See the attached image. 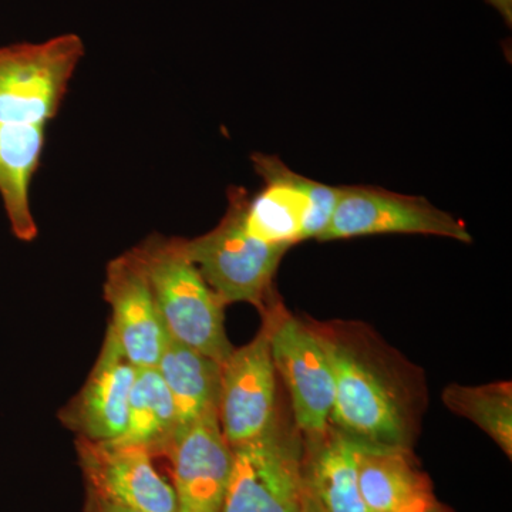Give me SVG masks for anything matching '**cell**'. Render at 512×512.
<instances>
[{"instance_id":"6da1fadb","label":"cell","mask_w":512,"mask_h":512,"mask_svg":"<svg viewBox=\"0 0 512 512\" xmlns=\"http://www.w3.org/2000/svg\"><path fill=\"white\" fill-rule=\"evenodd\" d=\"M168 336L224 363L234 346L224 325L225 305L180 247V239L151 235L136 248Z\"/></svg>"},{"instance_id":"7a4b0ae2","label":"cell","mask_w":512,"mask_h":512,"mask_svg":"<svg viewBox=\"0 0 512 512\" xmlns=\"http://www.w3.org/2000/svg\"><path fill=\"white\" fill-rule=\"evenodd\" d=\"M248 197L245 188H229L228 208L220 224L200 237L178 239L185 256L225 306L245 302L264 312L288 248L265 244L248 234Z\"/></svg>"},{"instance_id":"3957f363","label":"cell","mask_w":512,"mask_h":512,"mask_svg":"<svg viewBox=\"0 0 512 512\" xmlns=\"http://www.w3.org/2000/svg\"><path fill=\"white\" fill-rule=\"evenodd\" d=\"M318 335L335 377L330 424L365 443L407 447L409 419L390 380L345 340Z\"/></svg>"},{"instance_id":"277c9868","label":"cell","mask_w":512,"mask_h":512,"mask_svg":"<svg viewBox=\"0 0 512 512\" xmlns=\"http://www.w3.org/2000/svg\"><path fill=\"white\" fill-rule=\"evenodd\" d=\"M252 164L262 188L248 197V234L265 244L288 249L306 239H319L332 220L339 187L295 173L268 154H254Z\"/></svg>"},{"instance_id":"5b68a950","label":"cell","mask_w":512,"mask_h":512,"mask_svg":"<svg viewBox=\"0 0 512 512\" xmlns=\"http://www.w3.org/2000/svg\"><path fill=\"white\" fill-rule=\"evenodd\" d=\"M83 56V40L74 33L0 47V123L46 127Z\"/></svg>"},{"instance_id":"8992f818","label":"cell","mask_w":512,"mask_h":512,"mask_svg":"<svg viewBox=\"0 0 512 512\" xmlns=\"http://www.w3.org/2000/svg\"><path fill=\"white\" fill-rule=\"evenodd\" d=\"M232 451L222 512L299 511L306 490L303 447L278 419L264 434Z\"/></svg>"},{"instance_id":"52a82bcc","label":"cell","mask_w":512,"mask_h":512,"mask_svg":"<svg viewBox=\"0 0 512 512\" xmlns=\"http://www.w3.org/2000/svg\"><path fill=\"white\" fill-rule=\"evenodd\" d=\"M271 328L276 375L291 394L298 429L312 441L325 436L335 402V377L318 332L288 315L279 305L264 312Z\"/></svg>"},{"instance_id":"ba28073f","label":"cell","mask_w":512,"mask_h":512,"mask_svg":"<svg viewBox=\"0 0 512 512\" xmlns=\"http://www.w3.org/2000/svg\"><path fill=\"white\" fill-rule=\"evenodd\" d=\"M379 234H419L473 242L464 222L414 195L372 185L339 187L328 228L318 241H338Z\"/></svg>"},{"instance_id":"9c48e42d","label":"cell","mask_w":512,"mask_h":512,"mask_svg":"<svg viewBox=\"0 0 512 512\" xmlns=\"http://www.w3.org/2000/svg\"><path fill=\"white\" fill-rule=\"evenodd\" d=\"M218 419L229 446L264 434L276 420V370L268 319L251 342L221 365Z\"/></svg>"},{"instance_id":"30bf717a","label":"cell","mask_w":512,"mask_h":512,"mask_svg":"<svg viewBox=\"0 0 512 512\" xmlns=\"http://www.w3.org/2000/svg\"><path fill=\"white\" fill-rule=\"evenodd\" d=\"M76 450L89 490L141 512H178L174 487L158 474L146 448L77 437Z\"/></svg>"},{"instance_id":"8fae6325","label":"cell","mask_w":512,"mask_h":512,"mask_svg":"<svg viewBox=\"0 0 512 512\" xmlns=\"http://www.w3.org/2000/svg\"><path fill=\"white\" fill-rule=\"evenodd\" d=\"M103 289L111 308L109 329L124 355L137 369L157 367L170 336L146 272L131 249L107 265Z\"/></svg>"},{"instance_id":"7c38bea8","label":"cell","mask_w":512,"mask_h":512,"mask_svg":"<svg viewBox=\"0 0 512 512\" xmlns=\"http://www.w3.org/2000/svg\"><path fill=\"white\" fill-rule=\"evenodd\" d=\"M136 370L114 333L107 328L92 372L82 390L60 410V423L80 439L119 440L127 427L128 402Z\"/></svg>"},{"instance_id":"4fadbf2b","label":"cell","mask_w":512,"mask_h":512,"mask_svg":"<svg viewBox=\"0 0 512 512\" xmlns=\"http://www.w3.org/2000/svg\"><path fill=\"white\" fill-rule=\"evenodd\" d=\"M178 512H222L234 451L210 413L178 437L171 453Z\"/></svg>"},{"instance_id":"5bb4252c","label":"cell","mask_w":512,"mask_h":512,"mask_svg":"<svg viewBox=\"0 0 512 512\" xmlns=\"http://www.w3.org/2000/svg\"><path fill=\"white\" fill-rule=\"evenodd\" d=\"M359 487L369 512H430L437 505L407 447L360 441Z\"/></svg>"},{"instance_id":"9a60e30c","label":"cell","mask_w":512,"mask_h":512,"mask_svg":"<svg viewBox=\"0 0 512 512\" xmlns=\"http://www.w3.org/2000/svg\"><path fill=\"white\" fill-rule=\"evenodd\" d=\"M45 140L46 127L0 123V197L13 235L23 242L39 235L30 208V184Z\"/></svg>"},{"instance_id":"2e32d148","label":"cell","mask_w":512,"mask_h":512,"mask_svg":"<svg viewBox=\"0 0 512 512\" xmlns=\"http://www.w3.org/2000/svg\"><path fill=\"white\" fill-rule=\"evenodd\" d=\"M305 463L306 488L323 512H369L360 494V440L329 427Z\"/></svg>"},{"instance_id":"e0dca14e","label":"cell","mask_w":512,"mask_h":512,"mask_svg":"<svg viewBox=\"0 0 512 512\" xmlns=\"http://www.w3.org/2000/svg\"><path fill=\"white\" fill-rule=\"evenodd\" d=\"M157 369L174 400L178 437L202 417L218 413L221 363L217 360L170 339Z\"/></svg>"},{"instance_id":"ac0fdd59","label":"cell","mask_w":512,"mask_h":512,"mask_svg":"<svg viewBox=\"0 0 512 512\" xmlns=\"http://www.w3.org/2000/svg\"><path fill=\"white\" fill-rule=\"evenodd\" d=\"M177 439V410L163 377L157 367L137 369L128 402L126 431L119 440L144 447L151 456L170 457Z\"/></svg>"},{"instance_id":"d6986e66","label":"cell","mask_w":512,"mask_h":512,"mask_svg":"<svg viewBox=\"0 0 512 512\" xmlns=\"http://www.w3.org/2000/svg\"><path fill=\"white\" fill-rule=\"evenodd\" d=\"M443 402L451 412L477 424L511 457L512 454V387L501 382L485 386H448Z\"/></svg>"},{"instance_id":"ffe728a7","label":"cell","mask_w":512,"mask_h":512,"mask_svg":"<svg viewBox=\"0 0 512 512\" xmlns=\"http://www.w3.org/2000/svg\"><path fill=\"white\" fill-rule=\"evenodd\" d=\"M87 512H141L128 505L117 503L110 498L94 493L87 488Z\"/></svg>"},{"instance_id":"44dd1931","label":"cell","mask_w":512,"mask_h":512,"mask_svg":"<svg viewBox=\"0 0 512 512\" xmlns=\"http://www.w3.org/2000/svg\"><path fill=\"white\" fill-rule=\"evenodd\" d=\"M488 5L493 6L508 25H511L512 20V0H485Z\"/></svg>"},{"instance_id":"7402d4cb","label":"cell","mask_w":512,"mask_h":512,"mask_svg":"<svg viewBox=\"0 0 512 512\" xmlns=\"http://www.w3.org/2000/svg\"><path fill=\"white\" fill-rule=\"evenodd\" d=\"M298 512H323L320 510L318 503L313 500L311 494H309L308 488L305 490V495H303V500L301 504V508H299Z\"/></svg>"},{"instance_id":"603a6c76","label":"cell","mask_w":512,"mask_h":512,"mask_svg":"<svg viewBox=\"0 0 512 512\" xmlns=\"http://www.w3.org/2000/svg\"><path fill=\"white\" fill-rule=\"evenodd\" d=\"M430 512H450L447 508L441 507L439 503H437L436 507L433 508Z\"/></svg>"}]
</instances>
